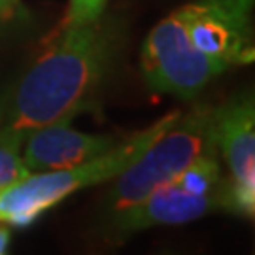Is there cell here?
Wrapping results in <instances>:
<instances>
[{"instance_id":"obj_1","label":"cell","mask_w":255,"mask_h":255,"mask_svg":"<svg viewBox=\"0 0 255 255\" xmlns=\"http://www.w3.org/2000/svg\"><path fill=\"white\" fill-rule=\"evenodd\" d=\"M64 34L21 78L0 125L25 138L34 128L70 121L104 80L116 34L101 19L64 27Z\"/></svg>"},{"instance_id":"obj_2","label":"cell","mask_w":255,"mask_h":255,"mask_svg":"<svg viewBox=\"0 0 255 255\" xmlns=\"http://www.w3.org/2000/svg\"><path fill=\"white\" fill-rule=\"evenodd\" d=\"M178 116L180 112L174 110L151 127L138 130L125 140H119L108 151L87 163L61 170L28 174L21 182L0 191V223H8L13 227H28L38 218H42V214L57 206L72 193L114 180L134 163L164 128L172 125Z\"/></svg>"},{"instance_id":"obj_3","label":"cell","mask_w":255,"mask_h":255,"mask_svg":"<svg viewBox=\"0 0 255 255\" xmlns=\"http://www.w3.org/2000/svg\"><path fill=\"white\" fill-rule=\"evenodd\" d=\"M216 153V108L197 106L180 114L134 163L116 176L108 195L110 212L118 214L134 206L161 183Z\"/></svg>"},{"instance_id":"obj_4","label":"cell","mask_w":255,"mask_h":255,"mask_svg":"<svg viewBox=\"0 0 255 255\" xmlns=\"http://www.w3.org/2000/svg\"><path fill=\"white\" fill-rule=\"evenodd\" d=\"M218 210L231 212L229 180L221 174L218 155H208L155 187L144 201L112 214V225L118 233L128 235L151 227L189 223Z\"/></svg>"},{"instance_id":"obj_5","label":"cell","mask_w":255,"mask_h":255,"mask_svg":"<svg viewBox=\"0 0 255 255\" xmlns=\"http://www.w3.org/2000/svg\"><path fill=\"white\" fill-rule=\"evenodd\" d=\"M225 70V64L193 46L185 6L157 23L142 46V74L157 93L193 99Z\"/></svg>"},{"instance_id":"obj_6","label":"cell","mask_w":255,"mask_h":255,"mask_svg":"<svg viewBox=\"0 0 255 255\" xmlns=\"http://www.w3.org/2000/svg\"><path fill=\"white\" fill-rule=\"evenodd\" d=\"M254 4L255 0H193L185 4L193 46L227 68L252 64Z\"/></svg>"},{"instance_id":"obj_7","label":"cell","mask_w":255,"mask_h":255,"mask_svg":"<svg viewBox=\"0 0 255 255\" xmlns=\"http://www.w3.org/2000/svg\"><path fill=\"white\" fill-rule=\"evenodd\" d=\"M216 144L229 168L231 212L255 214V104L252 93H240L216 108Z\"/></svg>"},{"instance_id":"obj_8","label":"cell","mask_w":255,"mask_h":255,"mask_svg":"<svg viewBox=\"0 0 255 255\" xmlns=\"http://www.w3.org/2000/svg\"><path fill=\"white\" fill-rule=\"evenodd\" d=\"M68 123L70 121L44 125L25 136L23 161L30 174L87 163L119 142L112 134H87L74 130Z\"/></svg>"},{"instance_id":"obj_9","label":"cell","mask_w":255,"mask_h":255,"mask_svg":"<svg viewBox=\"0 0 255 255\" xmlns=\"http://www.w3.org/2000/svg\"><path fill=\"white\" fill-rule=\"evenodd\" d=\"M23 142L25 138L21 134L0 125V191L11 187L30 174L21 155Z\"/></svg>"},{"instance_id":"obj_10","label":"cell","mask_w":255,"mask_h":255,"mask_svg":"<svg viewBox=\"0 0 255 255\" xmlns=\"http://www.w3.org/2000/svg\"><path fill=\"white\" fill-rule=\"evenodd\" d=\"M104 6H106V0H70L64 27L85 25L101 19Z\"/></svg>"},{"instance_id":"obj_11","label":"cell","mask_w":255,"mask_h":255,"mask_svg":"<svg viewBox=\"0 0 255 255\" xmlns=\"http://www.w3.org/2000/svg\"><path fill=\"white\" fill-rule=\"evenodd\" d=\"M25 13L21 0H0V19L2 21H11Z\"/></svg>"},{"instance_id":"obj_12","label":"cell","mask_w":255,"mask_h":255,"mask_svg":"<svg viewBox=\"0 0 255 255\" xmlns=\"http://www.w3.org/2000/svg\"><path fill=\"white\" fill-rule=\"evenodd\" d=\"M9 240H11V229L8 227V223H4L0 225V255L8 252Z\"/></svg>"},{"instance_id":"obj_13","label":"cell","mask_w":255,"mask_h":255,"mask_svg":"<svg viewBox=\"0 0 255 255\" xmlns=\"http://www.w3.org/2000/svg\"><path fill=\"white\" fill-rule=\"evenodd\" d=\"M0 116H2V108H0Z\"/></svg>"},{"instance_id":"obj_14","label":"cell","mask_w":255,"mask_h":255,"mask_svg":"<svg viewBox=\"0 0 255 255\" xmlns=\"http://www.w3.org/2000/svg\"><path fill=\"white\" fill-rule=\"evenodd\" d=\"M0 23H4V21H2V19H0Z\"/></svg>"}]
</instances>
